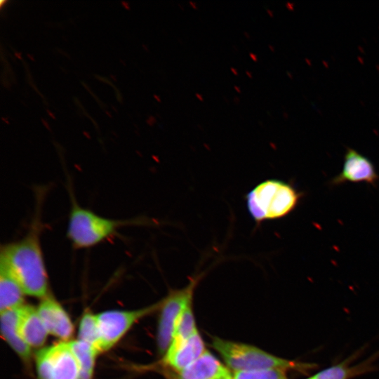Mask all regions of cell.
<instances>
[{
    "instance_id": "cell-1",
    "label": "cell",
    "mask_w": 379,
    "mask_h": 379,
    "mask_svg": "<svg viewBox=\"0 0 379 379\" xmlns=\"http://www.w3.org/2000/svg\"><path fill=\"white\" fill-rule=\"evenodd\" d=\"M38 198L36 213L26 234L18 241L1 245L0 272L15 280L25 295L41 299L49 293L48 274L41 244L43 226L41 196Z\"/></svg>"
},
{
    "instance_id": "cell-2",
    "label": "cell",
    "mask_w": 379,
    "mask_h": 379,
    "mask_svg": "<svg viewBox=\"0 0 379 379\" xmlns=\"http://www.w3.org/2000/svg\"><path fill=\"white\" fill-rule=\"evenodd\" d=\"M301 194L295 188L277 179L264 180L245 196L248 212L257 225L285 217L297 206Z\"/></svg>"
},
{
    "instance_id": "cell-3",
    "label": "cell",
    "mask_w": 379,
    "mask_h": 379,
    "mask_svg": "<svg viewBox=\"0 0 379 379\" xmlns=\"http://www.w3.org/2000/svg\"><path fill=\"white\" fill-rule=\"evenodd\" d=\"M213 347L234 372L257 369L295 370L306 373L317 367L314 363L280 358L253 345L213 338Z\"/></svg>"
},
{
    "instance_id": "cell-4",
    "label": "cell",
    "mask_w": 379,
    "mask_h": 379,
    "mask_svg": "<svg viewBox=\"0 0 379 379\" xmlns=\"http://www.w3.org/2000/svg\"><path fill=\"white\" fill-rule=\"evenodd\" d=\"M67 236L76 249L88 248L104 241L122 227L135 223L101 216L77 203L71 192Z\"/></svg>"
},
{
    "instance_id": "cell-5",
    "label": "cell",
    "mask_w": 379,
    "mask_h": 379,
    "mask_svg": "<svg viewBox=\"0 0 379 379\" xmlns=\"http://www.w3.org/2000/svg\"><path fill=\"white\" fill-rule=\"evenodd\" d=\"M204 273L190 278L188 284L180 289H173L161 300L157 342L159 353L164 355L168 349L176 323L184 309L192 303L196 286Z\"/></svg>"
},
{
    "instance_id": "cell-6",
    "label": "cell",
    "mask_w": 379,
    "mask_h": 379,
    "mask_svg": "<svg viewBox=\"0 0 379 379\" xmlns=\"http://www.w3.org/2000/svg\"><path fill=\"white\" fill-rule=\"evenodd\" d=\"M161 306V300L141 309L112 310L97 314L101 352L114 347L139 319L159 310Z\"/></svg>"
},
{
    "instance_id": "cell-7",
    "label": "cell",
    "mask_w": 379,
    "mask_h": 379,
    "mask_svg": "<svg viewBox=\"0 0 379 379\" xmlns=\"http://www.w3.org/2000/svg\"><path fill=\"white\" fill-rule=\"evenodd\" d=\"M35 359L39 379H80L79 365L69 341L40 349Z\"/></svg>"
},
{
    "instance_id": "cell-8",
    "label": "cell",
    "mask_w": 379,
    "mask_h": 379,
    "mask_svg": "<svg viewBox=\"0 0 379 379\" xmlns=\"http://www.w3.org/2000/svg\"><path fill=\"white\" fill-rule=\"evenodd\" d=\"M36 309L48 334L62 341L69 340L74 333V325L59 302L48 294L41 299Z\"/></svg>"
},
{
    "instance_id": "cell-9",
    "label": "cell",
    "mask_w": 379,
    "mask_h": 379,
    "mask_svg": "<svg viewBox=\"0 0 379 379\" xmlns=\"http://www.w3.org/2000/svg\"><path fill=\"white\" fill-rule=\"evenodd\" d=\"M378 179L372 162L355 149H348L345 155L342 171L332 180L331 184L364 182L374 185Z\"/></svg>"
},
{
    "instance_id": "cell-10",
    "label": "cell",
    "mask_w": 379,
    "mask_h": 379,
    "mask_svg": "<svg viewBox=\"0 0 379 379\" xmlns=\"http://www.w3.org/2000/svg\"><path fill=\"white\" fill-rule=\"evenodd\" d=\"M18 329L32 349L41 347L49 335L36 307L26 304L19 307Z\"/></svg>"
},
{
    "instance_id": "cell-11",
    "label": "cell",
    "mask_w": 379,
    "mask_h": 379,
    "mask_svg": "<svg viewBox=\"0 0 379 379\" xmlns=\"http://www.w3.org/2000/svg\"><path fill=\"white\" fill-rule=\"evenodd\" d=\"M206 350L204 341L197 331L176 350L166 352L163 356V362L178 373L199 358Z\"/></svg>"
},
{
    "instance_id": "cell-12",
    "label": "cell",
    "mask_w": 379,
    "mask_h": 379,
    "mask_svg": "<svg viewBox=\"0 0 379 379\" xmlns=\"http://www.w3.org/2000/svg\"><path fill=\"white\" fill-rule=\"evenodd\" d=\"M229 370L208 350L187 368L176 373L175 379H220Z\"/></svg>"
},
{
    "instance_id": "cell-13",
    "label": "cell",
    "mask_w": 379,
    "mask_h": 379,
    "mask_svg": "<svg viewBox=\"0 0 379 379\" xmlns=\"http://www.w3.org/2000/svg\"><path fill=\"white\" fill-rule=\"evenodd\" d=\"M19 307L1 312V333L6 343L25 362L32 357V348L21 338L18 329Z\"/></svg>"
},
{
    "instance_id": "cell-14",
    "label": "cell",
    "mask_w": 379,
    "mask_h": 379,
    "mask_svg": "<svg viewBox=\"0 0 379 379\" xmlns=\"http://www.w3.org/2000/svg\"><path fill=\"white\" fill-rule=\"evenodd\" d=\"M375 358H370L354 366H350L351 359H345L340 364L316 373L307 379H350L362 375L374 369L373 361Z\"/></svg>"
},
{
    "instance_id": "cell-15",
    "label": "cell",
    "mask_w": 379,
    "mask_h": 379,
    "mask_svg": "<svg viewBox=\"0 0 379 379\" xmlns=\"http://www.w3.org/2000/svg\"><path fill=\"white\" fill-rule=\"evenodd\" d=\"M77 359L80 379H93L97 355L100 353L93 346L80 340H69Z\"/></svg>"
},
{
    "instance_id": "cell-16",
    "label": "cell",
    "mask_w": 379,
    "mask_h": 379,
    "mask_svg": "<svg viewBox=\"0 0 379 379\" xmlns=\"http://www.w3.org/2000/svg\"><path fill=\"white\" fill-rule=\"evenodd\" d=\"M25 293L20 286L6 273L0 272V311L18 308L25 304Z\"/></svg>"
},
{
    "instance_id": "cell-17",
    "label": "cell",
    "mask_w": 379,
    "mask_h": 379,
    "mask_svg": "<svg viewBox=\"0 0 379 379\" xmlns=\"http://www.w3.org/2000/svg\"><path fill=\"white\" fill-rule=\"evenodd\" d=\"M192 309L191 303L181 313L175 325L171 343L166 352L176 350L197 331Z\"/></svg>"
},
{
    "instance_id": "cell-18",
    "label": "cell",
    "mask_w": 379,
    "mask_h": 379,
    "mask_svg": "<svg viewBox=\"0 0 379 379\" xmlns=\"http://www.w3.org/2000/svg\"><path fill=\"white\" fill-rule=\"evenodd\" d=\"M78 340L89 343L101 352L100 334L96 314L86 312L82 316L79 325Z\"/></svg>"
},
{
    "instance_id": "cell-19",
    "label": "cell",
    "mask_w": 379,
    "mask_h": 379,
    "mask_svg": "<svg viewBox=\"0 0 379 379\" xmlns=\"http://www.w3.org/2000/svg\"><path fill=\"white\" fill-rule=\"evenodd\" d=\"M286 371L275 368L237 371L232 379H288Z\"/></svg>"
},
{
    "instance_id": "cell-20",
    "label": "cell",
    "mask_w": 379,
    "mask_h": 379,
    "mask_svg": "<svg viewBox=\"0 0 379 379\" xmlns=\"http://www.w3.org/2000/svg\"><path fill=\"white\" fill-rule=\"evenodd\" d=\"M249 56L253 61H257L258 60V56H257V55L255 53H254L253 52H250L249 53Z\"/></svg>"
},
{
    "instance_id": "cell-21",
    "label": "cell",
    "mask_w": 379,
    "mask_h": 379,
    "mask_svg": "<svg viewBox=\"0 0 379 379\" xmlns=\"http://www.w3.org/2000/svg\"><path fill=\"white\" fill-rule=\"evenodd\" d=\"M189 4L194 9H197L198 8V6H197V4L193 1H191L190 0L189 1Z\"/></svg>"
},
{
    "instance_id": "cell-22",
    "label": "cell",
    "mask_w": 379,
    "mask_h": 379,
    "mask_svg": "<svg viewBox=\"0 0 379 379\" xmlns=\"http://www.w3.org/2000/svg\"><path fill=\"white\" fill-rule=\"evenodd\" d=\"M195 96L200 100V101H204V97L201 94L199 93H195Z\"/></svg>"
},
{
    "instance_id": "cell-23",
    "label": "cell",
    "mask_w": 379,
    "mask_h": 379,
    "mask_svg": "<svg viewBox=\"0 0 379 379\" xmlns=\"http://www.w3.org/2000/svg\"><path fill=\"white\" fill-rule=\"evenodd\" d=\"M220 379H232V376L231 375L230 373H229Z\"/></svg>"
},
{
    "instance_id": "cell-24",
    "label": "cell",
    "mask_w": 379,
    "mask_h": 379,
    "mask_svg": "<svg viewBox=\"0 0 379 379\" xmlns=\"http://www.w3.org/2000/svg\"><path fill=\"white\" fill-rule=\"evenodd\" d=\"M230 70L232 71V72L235 74V75H238V71L236 68L232 67H230Z\"/></svg>"
},
{
    "instance_id": "cell-25",
    "label": "cell",
    "mask_w": 379,
    "mask_h": 379,
    "mask_svg": "<svg viewBox=\"0 0 379 379\" xmlns=\"http://www.w3.org/2000/svg\"><path fill=\"white\" fill-rule=\"evenodd\" d=\"M234 88L237 93H241V90L240 87L237 86V85L234 86Z\"/></svg>"
},
{
    "instance_id": "cell-26",
    "label": "cell",
    "mask_w": 379,
    "mask_h": 379,
    "mask_svg": "<svg viewBox=\"0 0 379 379\" xmlns=\"http://www.w3.org/2000/svg\"><path fill=\"white\" fill-rule=\"evenodd\" d=\"M246 74L248 77H250V78H252V77H253V74H252L250 71H248V70H246Z\"/></svg>"
},
{
    "instance_id": "cell-27",
    "label": "cell",
    "mask_w": 379,
    "mask_h": 379,
    "mask_svg": "<svg viewBox=\"0 0 379 379\" xmlns=\"http://www.w3.org/2000/svg\"><path fill=\"white\" fill-rule=\"evenodd\" d=\"M234 101L236 103H239V101H240V99L237 96H235V97H234Z\"/></svg>"
},
{
    "instance_id": "cell-28",
    "label": "cell",
    "mask_w": 379,
    "mask_h": 379,
    "mask_svg": "<svg viewBox=\"0 0 379 379\" xmlns=\"http://www.w3.org/2000/svg\"><path fill=\"white\" fill-rule=\"evenodd\" d=\"M244 36H245L246 37H247L248 39H250L251 36H250V34H249L248 32H244Z\"/></svg>"
},
{
    "instance_id": "cell-29",
    "label": "cell",
    "mask_w": 379,
    "mask_h": 379,
    "mask_svg": "<svg viewBox=\"0 0 379 379\" xmlns=\"http://www.w3.org/2000/svg\"><path fill=\"white\" fill-rule=\"evenodd\" d=\"M267 13H268L270 16H272V15H273L272 12L271 10L267 9Z\"/></svg>"
},
{
    "instance_id": "cell-30",
    "label": "cell",
    "mask_w": 379,
    "mask_h": 379,
    "mask_svg": "<svg viewBox=\"0 0 379 379\" xmlns=\"http://www.w3.org/2000/svg\"><path fill=\"white\" fill-rule=\"evenodd\" d=\"M155 98H156L157 100H158L159 101H160V98H159L158 96H156V95H155Z\"/></svg>"
},
{
    "instance_id": "cell-31",
    "label": "cell",
    "mask_w": 379,
    "mask_h": 379,
    "mask_svg": "<svg viewBox=\"0 0 379 379\" xmlns=\"http://www.w3.org/2000/svg\"><path fill=\"white\" fill-rule=\"evenodd\" d=\"M269 48H270L273 51V47L271 45H269Z\"/></svg>"
}]
</instances>
